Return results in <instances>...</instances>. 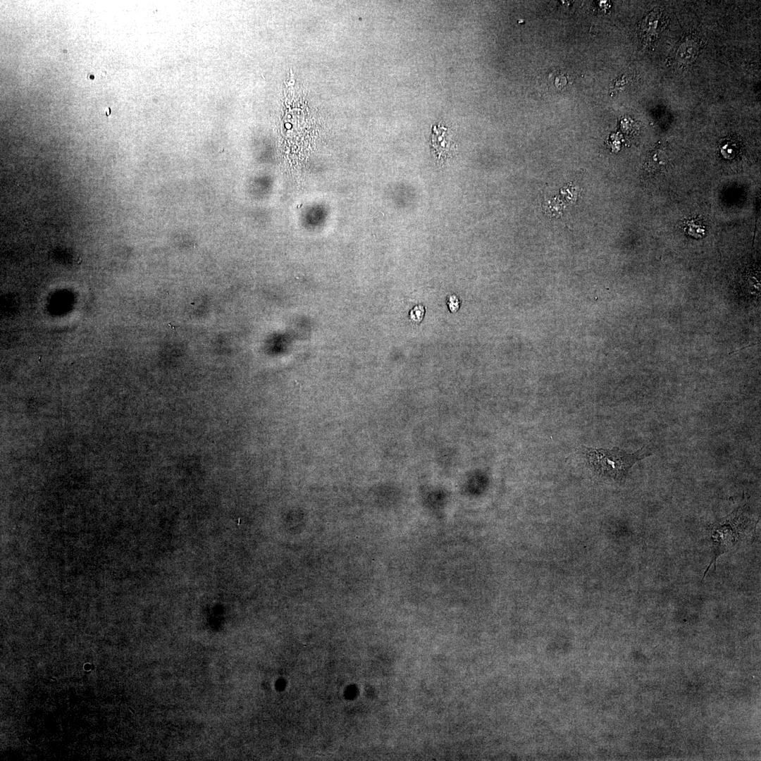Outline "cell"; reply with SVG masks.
Segmentation results:
<instances>
[{
  "label": "cell",
  "instance_id": "1",
  "mask_svg": "<svg viewBox=\"0 0 761 761\" xmlns=\"http://www.w3.org/2000/svg\"><path fill=\"white\" fill-rule=\"evenodd\" d=\"M757 521L747 513L744 507H739L724 518L710 527V538L714 551L713 557L704 576L712 563L722 554L741 546L751 540L755 531Z\"/></svg>",
  "mask_w": 761,
  "mask_h": 761
},
{
  "label": "cell",
  "instance_id": "2",
  "mask_svg": "<svg viewBox=\"0 0 761 761\" xmlns=\"http://www.w3.org/2000/svg\"><path fill=\"white\" fill-rule=\"evenodd\" d=\"M648 451L643 447L631 454L618 447L612 450L585 447L583 452L590 469L594 473L621 481L636 462L651 454Z\"/></svg>",
  "mask_w": 761,
  "mask_h": 761
},
{
  "label": "cell",
  "instance_id": "3",
  "mask_svg": "<svg viewBox=\"0 0 761 761\" xmlns=\"http://www.w3.org/2000/svg\"><path fill=\"white\" fill-rule=\"evenodd\" d=\"M424 312L425 309L422 305L419 304L414 307L410 311L411 319L416 322L421 321L423 318Z\"/></svg>",
  "mask_w": 761,
  "mask_h": 761
},
{
  "label": "cell",
  "instance_id": "4",
  "mask_svg": "<svg viewBox=\"0 0 761 761\" xmlns=\"http://www.w3.org/2000/svg\"><path fill=\"white\" fill-rule=\"evenodd\" d=\"M447 304L450 311L454 312L458 310L459 307V299L455 295H452L448 299Z\"/></svg>",
  "mask_w": 761,
  "mask_h": 761
}]
</instances>
